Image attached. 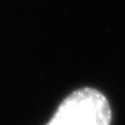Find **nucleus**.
Wrapping results in <instances>:
<instances>
[{
	"label": "nucleus",
	"instance_id": "f257e3e1",
	"mask_svg": "<svg viewBox=\"0 0 125 125\" xmlns=\"http://www.w3.org/2000/svg\"><path fill=\"white\" fill-rule=\"evenodd\" d=\"M111 108L100 90L90 87L71 93L46 125H110Z\"/></svg>",
	"mask_w": 125,
	"mask_h": 125
}]
</instances>
